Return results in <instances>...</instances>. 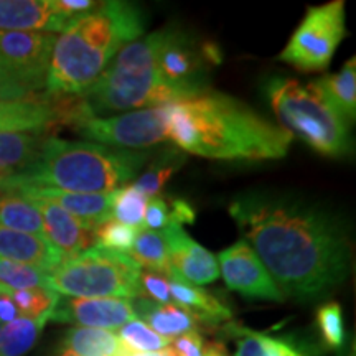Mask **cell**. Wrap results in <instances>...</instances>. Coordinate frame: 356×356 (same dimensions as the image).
Listing matches in <instances>:
<instances>
[{"instance_id": "obj_1", "label": "cell", "mask_w": 356, "mask_h": 356, "mask_svg": "<svg viewBox=\"0 0 356 356\" xmlns=\"http://www.w3.org/2000/svg\"><path fill=\"white\" fill-rule=\"evenodd\" d=\"M229 215L284 297L315 300L350 273L348 228L323 204L277 191H246Z\"/></svg>"}, {"instance_id": "obj_2", "label": "cell", "mask_w": 356, "mask_h": 356, "mask_svg": "<svg viewBox=\"0 0 356 356\" xmlns=\"http://www.w3.org/2000/svg\"><path fill=\"white\" fill-rule=\"evenodd\" d=\"M167 139L184 152L213 160H277L293 137L243 101L225 92L204 91L163 104Z\"/></svg>"}, {"instance_id": "obj_3", "label": "cell", "mask_w": 356, "mask_h": 356, "mask_svg": "<svg viewBox=\"0 0 356 356\" xmlns=\"http://www.w3.org/2000/svg\"><path fill=\"white\" fill-rule=\"evenodd\" d=\"M144 30L140 8L121 0L99 2L95 10L71 20L53 47L44 86L48 95L83 96L124 47L142 38Z\"/></svg>"}, {"instance_id": "obj_4", "label": "cell", "mask_w": 356, "mask_h": 356, "mask_svg": "<svg viewBox=\"0 0 356 356\" xmlns=\"http://www.w3.org/2000/svg\"><path fill=\"white\" fill-rule=\"evenodd\" d=\"M149 159L147 152L113 149L88 140L44 137L38 157L6 178L0 188L42 186L71 193H111L131 185Z\"/></svg>"}, {"instance_id": "obj_5", "label": "cell", "mask_w": 356, "mask_h": 356, "mask_svg": "<svg viewBox=\"0 0 356 356\" xmlns=\"http://www.w3.org/2000/svg\"><path fill=\"white\" fill-rule=\"evenodd\" d=\"M160 38L162 30L136 40L115 55L96 83L79 96L84 119L159 108L197 96L188 89L167 83L159 73Z\"/></svg>"}, {"instance_id": "obj_6", "label": "cell", "mask_w": 356, "mask_h": 356, "mask_svg": "<svg viewBox=\"0 0 356 356\" xmlns=\"http://www.w3.org/2000/svg\"><path fill=\"white\" fill-rule=\"evenodd\" d=\"M267 97L280 127L325 157L340 159L350 152V124L333 111L310 84L274 78Z\"/></svg>"}, {"instance_id": "obj_7", "label": "cell", "mask_w": 356, "mask_h": 356, "mask_svg": "<svg viewBox=\"0 0 356 356\" xmlns=\"http://www.w3.org/2000/svg\"><path fill=\"white\" fill-rule=\"evenodd\" d=\"M140 269L129 254L95 246L81 254L65 257L48 273V282L53 292L63 297L134 300L140 297Z\"/></svg>"}, {"instance_id": "obj_8", "label": "cell", "mask_w": 356, "mask_h": 356, "mask_svg": "<svg viewBox=\"0 0 356 356\" xmlns=\"http://www.w3.org/2000/svg\"><path fill=\"white\" fill-rule=\"evenodd\" d=\"M345 37L343 0L309 7L300 25L280 51L279 60L302 73H320L328 68Z\"/></svg>"}, {"instance_id": "obj_9", "label": "cell", "mask_w": 356, "mask_h": 356, "mask_svg": "<svg viewBox=\"0 0 356 356\" xmlns=\"http://www.w3.org/2000/svg\"><path fill=\"white\" fill-rule=\"evenodd\" d=\"M79 136L113 149L140 150L167 139V114L163 106L131 113L88 118L74 124Z\"/></svg>"}, {"instance_id": "obj_10", "label": "cell", "mask_w": 356, "mask_h": 356, "mask_svg": "<svg viewBox=\"0 0 356 356\" xmlns=\"http://www.w3.org/2000/svg\"><path fill=\"white\" fill-rule=\"evenodd\" d=\"M55 33L0 30V63L33 92L47 86Z\"/></svg>"}, {"instance_id": "obj_11", "label": "cell", "mask_w": 356, "mask_h": 356, "mask_svg": "<svg viewBox=\"0 0 356 356\" xmlns=\"http://www.w3.org/2000/svg\"><path fill=\"white\" fill-rule=\"evenodd\" d=\"M218 257L220 275L231 291L239 292L249 300L284 302L286 297L275 286L262 261L248 241H238L221 251Z\"/></svg>"}, {"instance_id": "obj_12", "label": "cell", "mask_w": 356, "mask_h": 356, "mask_svg": "<svg viewBox=\"0 0 356 356\" xmlns=\"http://www.w3.org/2000/svg\"><path fill=\"white\" fill-rule=\"evenodd\" d=\"M137 318L132 300L113 299H78V297H58L50 320L60 323H71L83 328L119 330L122 325Z\"/></svg>"}, {"instance_id": "obj_13", "label": "cell", "mask_w": 356, "mask_h": 356, "mask_svg": "<svg viewBox=\"0 0 356 356\" xmlns=\"http://www.w3.org/2000/svg\"><path fill=\"white\" fill-rule=\"evenodd\" d=\"M204 56L200 55L185 33L162 30L157 68L167 83L200 95L204 91Z\"/></svg>"}, {"instance_id": "obj_14", "label": "cell", "mask_w": 356, "mask_h": 356, "mask_svg": "<svg viewBox=\"0 0 356 356\" xmlns=\"http://www.w3.org/2000/svg\"><path fill=\"white\" fill-rule=\"evenodd\" d=\"M76 119V97L73 101H47L35 97L25 101H0V134L43 132L55 124H73Z\"/></svg>"}, {"instance_id": "obj_15", "label": "cell", "mask_w": 356, "mask_h": 356, "mask_svg": "<svg viewBox=\"0 0 356 356\" xmlns=\"http://www.w3.org/2000/svg\"><path fill=\"white\" fill-rule=\"evenodd\" d=\"M168 251H170V264L177 274L191 286H207L220 277V266L215 254L191 239L181 225H168L163 229Z\"/></svg>"}, {"instance_id": "obj_16", "label": "cell", "mask_w": 356, "mask_h": 356, "mask_svg": "<svg viewBox=\"0 0 356 356\" xmlns=\"http://www.w3.org/2000/svg\"><path fill=\"white\" fill-rule=\"evenodd\" d=\"M71 17L56 0H0V30L3 32L61 33Z\"/></svg>"}, {"instance_id": "obj_17", "label": "cell", "mask_w": 356, "mask_h": 356, "mask_svg": "<svg viewBox=\"0 0 356 356\" xmlns=\"http://www.w3.org/2000/svg\"><path fill=\"white\" fill-rule=\"evenodd\" d=\"M26 200H44L58 204L81 222L84 228L95 231L96 226L113 218L114 191L111 193H71L42 186H20L12 190Z\"/></svg>"}, {"instance_id": "obj_18", "label": "cell", "mask_w": 356, "mask_h": 356, "mask_svg": "<svg viewBox=\"0 0 356 356\" xmlns=\"http://www.w3.org/2000/svg\"><path fill=\"white\" fill-rule=\"evenodd\" d=\"M42 216L43 238L65 257L81 254L95 248V234L84 228L76 218L55 203L44 200H30Z\"/></svg>"}, {"instance_id": "obj_19", "label": "cell", "mask_w": 356, "mask_h": 356, "mask_svg": "<svg viewBox=\"0 0 356 356\" xmlns=\"http://www.w3.org/2000/svg\"><path fill=\"white\" fill-rule=\"evenodd\" d=\"M226 335L234 338V356H318L317 348L293 335L256 332L239 323H225Z\"/></svg>"}, {"instance_id": "obj_20", "label": "cell", "mask_w": 356, "mask_h": 356, "mask_svg": "<svg viewBox=\"0 0 356 356\" xmlns=\"http://www.w3.org/2000/svg\"><path fill=\"white\" fill-rule=\"evenodd\" d=\"M0 259L22 262L51 273L65 256L43 236L13 231L0 225Z\"/></svg>"}, {"instance_id": "obj_21", "label": "cell", "mask_w": 356, "mask_h": 356, "mask_svg": "<svg viewBox=\"0 0 356 356\" xmlns=\"http://www.w3.org/2000/svg\"><path fill=\"white\" fill-rule=\"evenodd\" d=\"M167 277L170 280L172 300L188 309L197 317L200 327H213L231 318L233 312L229 310V307H226L218 297L204 289L191 286L177 274L172 266L167 270Z\"/></svg>"}, {"instance_id": "obj_22", "label": "cell", "mask_w": 356, "mask_h": 356, "mask_svg": "<svg viewBox=\"0 0 356 356\" xmlns=\"http://www.w3.org/2000/svg\"><path fill=\"white\" fill-rule=\"evenodd\" d=\"M132 305L137 318L149 325L160 337L168 338V340L200 328L197 317L188 309L175 304V302L159 304V302L139 297V299L132 300Z\"/></svg>"}, {"instance_id": "obj_23", "label": "cell", "mask_w": 356, "mask_h": 356, "mask_svg": "<svg viewBox=\"0 0 356 356\" xmlns=\"http://www.w3.org/2000/svg\"><path fill=\"white\" fill-rule=\"evenodd\" d=\"M345 122H355L356 118V61H346L338 73L309 83Z\"/></svg>"}, {"instance_id": "obj_24", "label": "cell", "mask_w": 356, "mask_h": 356, "mask_svg": "<svg viewBox=\"0 0 356 356\" xmlns=\"http://www.w3.org/2000/svg\"><path fill=\"white\" fill-rule=\"evenodd\" d=\"M129 350L115 332L74 327L66 332L58 356H126Z\"/></svg>"}, {"instance_id": "obj_25", "label": "cell", "mask_w": 356, "mask_h": 356, "mask_svg": "<svg viewBox=\"0 0 356 356\" xmlns=\"http://www.w3.org/2000/svg\"><path fill=\"white\" fill-rule=\"evenodd\" d=\"M43 140L42 132L0 134V178L25 170L38 157Z\"/></svg>"}, {"instance_id": "obj_26", "label": "cell", "mask_w": 356, "mask_h": 356, "mask_svg": "<svg viewBox=\"0 0 356 356\" xmlns=\"http://www.w3.org/2000/svg\"><path fill=\"white\" fill-rule=\"evenodd\" d=\"M0 225L13 231L43 236L42 216L37 207L15 191L0 193Z\"/></svg>"}, {"instance_id": "obj_27", "label": "cell", "mask_w": 356, "mask_h": 356, "mask_svg": "<svg viewBox=\"0 0 356 356\" xmlns=\"http://www.w3.org/2000/svg\"><path fill=\"white\" fill-rule=\"evenodd\" d=\"M129 256L139 264L142 269L157 270L167 274L170 269V251L163 231H152L142 228L136 236V241Z\"/></svg>"}, {"instance_id": "obj_28", "label": "cell", "mask_w": 356, "mask_h": 356, "mask_svg": "<svg viewBox=\"0 0 356 356\" xmlns=\"http://www.w3.org/2000/svg\"><path fill=\"white\" fill-rule=\"evenodd\" d=\"M184 160V155L178 150H163V154H160L157 159L152 160L147 170L140 173L139 178L131 185L147 198L157 197L173 173L181 167Z\"/></svg>"}, {"instance_id": "obj_29", "label": "cell", "mask_w": 356, "mask_h": 356, "mask_svg": "<svg viewBox=\"0 0 356 356\" xmlns=\"http://www.w3.org/2000/svg\"><path fill=\"white\" fill-rule=\"evenodd\" d=\"M44 327L38 320L19 317L0 328V356H24Z\"/></svg>"}, {"instance_id": "obj_30", "label": "cell", "mask_w": 356, "mask_h": 356, "mask_svg": "<svg viewBox=\"0 0 356 356\" xmlns=\"http://www.w3.org/2000/svg\"><path fill=\"white\" fill-rule=\"evenodd\" d=\"M7 291L10 293L20 317L38 320V322L43 323L50 320L51 312L55 309L58 297H60L51 289L44 287L22 289V291H10V289H7Z\"/></svg>"}, {"instance_id": "obj_31", "label": "cell", "mask_w": 356, "mask_h": 356, "mask_svg": "<svg viewBox=\"0 0 356 356\" xmlns=\"http://www.w3.org/2000/svg\"><path fill=\"white\" fill-rule=\"evenodd\" d=\"M115 335L119 337L122 345L134 353H154V351L165 350L172 345V340L160 337L139 318H134L122 325Z\"/></svg>"}, {"instance_id": "obj_32", "label": "cell", "mask_w": 356, "mask_h": 356, "mask_svg": "<svg viewBox=\"0 0 356 356\" xmlns=\"http://www.w3.org/2000/svg\"><path fill=\"white\" fill-rule=\"evenodd\" d=\"M0 286L10 291L44 287L50 289L48 273L40 267L0 259Z\"/></svg>"}, {"instance_id": "obj_33", "label": "cell", "mask_w": 356, "mask_h": 356, "mask_svg": "<svg viewBox=\"0 0 356 356\" xmlns=\"http://www.w3.org/2000/svg\"><path fill=\"white\" fill-rule=\"evenodd\" d=\"M147 200L149 198L139 193L132 185L115 190L113 200V220L131 226V228L142 229L144 228Z\"/></svg>"}, {"instance_id": "obj_34", "label": "cell", "mask_w": 356, "mask_h": 356, "mask_svg": "<svg viewBox=\"0 0 356 356\" xmlns=\"http://www.w3.org/2000/svg\"><path fill=\"white\" fill-rule=\"evenodd\" d=\"M315 322L322 338V343L327 350H340L345 343V322L343 310L338 302L332 300L320 305L315 315Z\"/></svg>"}, {"instance_id": "obj_35", "label": "cell", "mask_w": 356, "mask_h": 356, "mask_svg": "<svg viewBox=\"0 0 356 356\" xmlns=\"http://www.w3.org/2000/svg\"><path fill=\"white\" fill-rule=\"evenodd\" d=\"M137 233H139V229L122 225V222L115 221L113 218L101 222L92 231L96 248L108 249V251L113 252H121V254H129L131 252Z\"/></svg>"}, {"instance_id": "obj_36", "label": "cell", "mask_w": 356, "mask_h": 356, "mask_svg": "<svg viewBox=\"0 0 356 356\" xmlns=\"http://www.w3.org/2000/svg\"><path fill=\"white\" fill-rule=\"evenodd\" d=\"M139 286H140V297L150 299L159 304H170V280L167 274L157 273V270L140 269L139 274Z\"/></svg>"}, {"instance_id": "obj_37", "label": "cell", "mask_w": 356, "mask_h": 356, "mask_svg": "<svg viewBox=\"0 0 356 356\" xmlns=\"http://www.w3.org/2000/svg\"><path fill=\"white\" fill-rule=\"evenodd\" d=\"M170 225V204L163 197H152L147 200L144 228L152 231H163Z\"/></svg>"}, {"instance_id": "obj_38", "label": "cell", "mask_w": 356, "mask_h": 356, "mask_svg": "<svg viewBox=\"0 0 356 356\" xmlns=\"http://www.w3.org/2000/svg\"><path fill=\"white\" fill-rule=\"evenodd\" d=\"M35 97H38L37 92L26 88L0 63V101H25Z\"/></svg>"}, {"instance_id": "obj_39", "label": "cell", "mask_w": 356, "mask_h": 356, "mask_svg": "<svg viewBox=\"0 0 356 356\" xmlns=\"http://www.w3.org/2000/svg\"><path fill=\"white\" fill-rule=\"evenodd\" d=\"M170 350L175 356H204L207 341L200 330L186 332L184 335L173 338Z\"/></svg>"}, {"instance_id": "obj_40", "label": "cell", "mask_w": 356, "mask_h": 356, "mask_svg": "<svg viewBox=\"0 0 356 356\" xmlns=\"http://www.w3.org/2000/svg\"><path fill=\"white\" fill-rule=\"evenodd\" d=\"M58 7L63 10L66 15L71 17V19H76L79 15H84V13L95 10V8L99 6V2H95V0H56Z\"/></svg>"}, {"instance_id": "obj_41", "label": "cell", "mask_w": 356, "mask_h": 356, "mask_svg": "<svg viewBox=\"0 0 356 356\" xmlns=\"http://www.w3.org/2000/svg\"><path fill=\"white\" fill-rule=\"evenodd\" d=\"M170 204V225L175 222V225H181L184 222H195V210L191 208L190 203L184 202V200H173Z\"/></svg>"}, {"instance_id": "obj_42", "label": "cell", "mask_w": 356, "mask_h": 356, "mask_svg": "<svg viewBox=\"0 0 356 356\" xmlns=\"http://www.w3.org/2000/svg\"><path fill=\"white\" fill-rule=\"evenodd\" d=\"M20 314L17 310L15 304H13L10 293L6 287L0 286V323L6 325L8 322H13L15 318H19Z\"/></svg>"}, {"instance_id": "obj_43", "label": "cell", "mask_w": 356, "mask_h": 356, "mask_svg": "<svg viewBox=\"0 0 356 356\" xmlns=\"http://www.w3.org/2000/svg\"><path fill=\"white\" fill-rule=\"evenodd\" d=\"M204 356H229V355L225 345L220 343V341H211V343H207Z\"/></svg>"}, {"instance_id": "obj_44", "label": "cell", "mask_w": 356, "mask_h": 356, "mask_svg": "<svg viewBox=\"0 0 356 356\" xmlns=\"http://www.w3.org/2000/svg\"><path fill=\"white\" fill-rule=\"evenodd\" d=\"M126 356H175V355H173L170 346H168V348H165V350L154 351V353H134V351H129Z\"/></svg>"}, {"instance_id": "obj_45", "label": "cell", "mask_w": 356, "mask_h": 356, "mask_svg": "<svg viewBox=\"0 0 356 356\" xmlns=\"http://www.w3.org/2000/svg\"><path fill=\"white\" fill-rule=\"evenodd\" d=\"M350 356H355V353H353V351H351V355Z\"/></svg>"}, {"instance_id": "obj_46", "label": "cell", "mask_w": 356, "mask_h": 356, "mask_svg": "<svg viewBox=\"0 0 356 356\" xmlns=\"http://www.w3.org/2000/svg\"><path fill=\"white\" fill-rule=\"evenodd\" d=\"M0 328H2V323H0Z\"/></svg>"}]
</instances>
